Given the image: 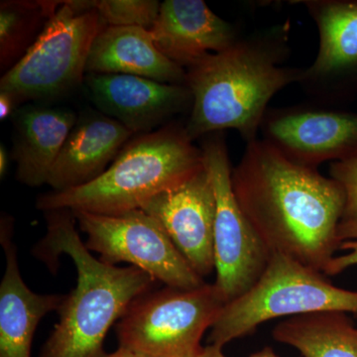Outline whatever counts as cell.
I'll return each mask as SVG.
<instances>
[{"label":"cell","mask_w":357,"mask_h":357,"mask_svg":"<svg viewBox=\"0 0 357 357\" xmlns=\"http://www.w3.org/2000/svg\"><path fill=\"white\" fill-rule=\"evenodd\" d=\"M107 357H148L143 356V354H136V352H133L131 351H128L126 349H122V347H119L116 351L112 352V354H109Z\"/></svg>","instance_id":"27"},{"label":"cell","mask_w":357,"mask_h":357,"mask_svg":"<svg viewBox=\"0 0 357 357\" xmlns=\"http://www.w3.org/2000/svg\"><path fill=\"white\" fill-rule=\"evenodd\" d=\"M319 32L318 55L299 86L312 103L330 107L357 91V0H304Z\"/></svg>","instance_id":"11"},{"label":"cell","mask_w":357,"mask_h":357,"mask_svg":"<svg viewBox=\"0 0 357 357\" xmlns=\"http://www.w3.org/2000/svg\"><path fill=\"white\" fill-rule=\"evenodd\" d=\"M61 1H1L0 63L6 72L13 67L39 36V28L55 13Z\"/></svg>","instance_id":"20"},{"label":"cell","mask_w":357,"mask_h":357,"mask_svg":"<svg viewBox=\"0 0 357 357\" xmlns=\"http://www.w3.org/2000/svg\"><path fill=\"white\" fill-rule=\"evenodd\" d=\"M84 83L98 112L133 134L152 132L176 114L192 109V91L187 84L121 74H86Z\"/></svg>","instance_id":"13"},{"label":"cell","mask_w":357,"mask_h":357,"mask_svg":"<svg viewBox=\"0 0 357 357\" xmlns=\"http://www.w3.org/2000/svg\"><path fill=\"white\" fill-rule=\"evenodd\" d=\"M290 31L289 22L263 28L185 70L192 105L185 128L191 140L227 129L246 144L259 138L270 100L302 77L304 69L283 65Z\"/></svg>","instance_id":"2"},{"label":"cell","mask_w":357,"mask_h":357,"mask_svg":"<svg viewBox=\"0 0 357 357\" xmlns=\"http://www.w3.org/2000/svg\"><path fill=\"white\" fill-rule=\"evenodd\" d=\"M0 243L6 270L0 283V357H31L33 338L40 321L58 311L65 299L59 294H37L26 285L13 241V220L2 215Z\"/></svg>","instance_id":"15"},{"label":"cell","mask_w":357,"mask_h":357,"mask_svg":"<svg viewBox=\"0 0 357 357\" xmlns=\"http://www.w3.org/2000/svg\"><path fill=\"white\" fill-rule=\"evenodd\" d=\"M263 140L289 159L318 168L325 162L357 157V114L314 103L269 109L263 119Z\"/></svg>","instance_id":"10"},{"label":"cell","mask_w":357,"mask_h":357,"mask_svg":"<svg viewBox=\"0 0 357 357\" xmlns=\"http://www.w3.org/2000/svg\"><path fill=\"white\" fill-rule=\"evenodd\" d=\"M340 250H345L347 253L340 256H335L332 262L328 265L326 276H337L342 273L349 268L357 265V232L349 241H344L340 245Z\"/></svg>","instance_id":"23"},{"label":"cell","mask_w":357,"mask_h":357,"mask_svg":"<svg viewBox=\"0 0 357 357\" xmlns=\"http://www.w3.org/2000/svg\"><path fill=\"white\" fill-rule=\"evenodd\" d=\"M18 103L9 93L0 91V119L6 121L9 116H13L18 109Z\"/></svg>","instance_id":"25"},{"label":"cell","mask_w":357,"mask_h":357,"mask_svg":"<svg viewBox=\"0 0 357 357\" xmlns=\"http://www.w3.org/2000/svg\"><path fill=\"white\" fill-rule=\"evenodd\" d=\"M72 110L28 105L13 115L16 178L35 188L47 184L66 139L77 121Z\"/></svg>","instance_id":"17"},{"label":"cell","mask_w":357,"mask_h":357,"mask_svg":"<svg viewBox=\"0 0 357 357\" xmlns=\"http://www.w3.org/2000/svg\"><path fill=\"white\" fill-rule=\"evenodd\" d=\"M96 11L105 26L137 27L150 30L158 18L161 2L157 0H100Z\"/></svg>","instance_id":"21"},{"label":"cell","mask_w":357,"mask_h":357,"mask_svg":"<svg viewBox=\"0 0 357 357\" xmlns=\"http://www.w3.org/2000/svg\"><path fill=\"white\" fill-rule=\"evenodd\" d=\"M133 133L96 110L77 117L49 176L53 191L76 189L102 176Z\"/></svg>","instance_id":"16"},{"label":"cell","mask_w":357,"mask_h":357,"mask_svg":"<svg viewBox=\"0 0 357 357\" xmlns=\"http://www.w3.org/2000/svg\"><path fill=\"white\" fill-rule=\"evenodd\" d=\"M9 165V156L6 147L3 144L0 145V177H6L7 169Z\"/></svg>","instance_id":"26"},{"label":"cell","mask_w":357,"mask_h":357,"mask_svg":"<svg viewBox=\"0 0 357 357\" xmlns=\"http://www.w3.org/2000/svg\"><path fill=\"white\" fill-rule=\"evenodd\" d=\"M86 74H121L185 84V70L161 53L150 30L107 26L93 41Z\"/></svg>","instance_id":"18"},{"label":"cell","mask_w":357,"mask_h":357,"mask_svg":"<svg viewBox=\"0 0 357 357\" xmlns=\"http://www.w3.org/2000/svg\"><path fill=\"white\" fill-rule=\"evenodd\" d=\"M227 301L215 284L143 294L117 321L119 347L148 357H199Z\"/></svg>","instance_id":"7"},{"label":"cell","mask_w":357,"mask_h":357,"mask_svg":"<svg viewBox=\"0 0 357 357\" xmlns=\"http://www.w3.org/2000/svg\"><path fill=\"white\" fill-rule=\"evenodd\" d=\"M86 234V248L107 264L129 263L167 287L198 288L199 276L151 215L135 210L119 215L73 211Z\"/></svg>","instance_id":"9"},{"label":"cell","mask_w":357,"mask_h":357,"mask_svg":"<svg viewBox=\"0 0 357 357\" xmlns=\"http://www.w3.org/2000/svg\"><path fill=\"white\" fill-rule=\"evenodd\" d=\"M215 196L206 166L173 189L157 195L141 210L165 230L178 252L201 278L215 271Z\"/></svg>","instance_id":"12"},{"label":"cell","mask_w":357,"mask_h":357,"mask_svg":"<svg viewBox=\"0 0 357 357\" xmlns=\"http://www.w3.org/2000/svg\"><path fill=\"white\" fill-rule=\"evenodd\" d=\"M150 32L158 50L185 70L241 37L236 25L218 16L204 0L162 2Z\"/></svg>","instance_id":"14"},{"label":"cell","mask_w":357,"mask_h":357,"mask_svg":"<svg viewBox=\"0 0 357 357\" xmlns=\"http://www.w3.org/2000/svg\"><path fill=\"white\" fill-rule=\"evenodd\" d=\"M319 312L357 317L356 291L337 287L323 272L280 253H271L255 285L223 307L211 326L208 344L222 349L271 319Z\"/></svg>","instance_id":"5"},{"label":"cell","mask_w":357,"mask_h":357,"mask_svg":"<svg viewBox=\"0 0 357 357\" xmlns=\"http://www.w3.org/2000/svg\"><path fill=\"white\" fill-rule=\"evenodd\" d=\"M47 232L33 253L51 270L69 256L77 286L58 309L59 321L39 357H107L105 340L129 306L156 281L138 268L117 267L91 255L70 210L46 211Z\"/></svg>","instance_id":"3"},{"label":"cell","mask_w":357,"mask_h":357,"mask_svg":"<svg viewBox=\"0 0 357 357\" xmlns=\"http://www.w3.org/2000/svg\"><path fill=\"white\" fill-rule=\"evenodd\" d=\"M201 147L185 126L166 124L139 134L124 145L107 170L89 183L67 191L41 195L36 208L119 215L143 206L157 195L173 189L204 168Z\"/></svg>","instance_id":"4"},{"label":"cell","mask_w":357,"mask_h":357,"mask_svg":"<svg viewBox=\"0 0 357 357\" xmlns=\"http://www.w3.org/2000/svg\"><path fill=\"white\" fill-rule=\"evenodd\" d=\"M328 170L330 177L340 184L344 192V210L338 227V236L342 243L357 232V157L333 162Z\"/></svg>","instance_id":"22"},{"label":"cell","mask_w":357,"mask_h":357,"mask_svg":"<svg viewBox=\"0 0 357 357\" xmlns=\"http://www.w3.org/2000/svg\"><path fill=\"white\" fill-rule=\"evenodd\" d=\"M199 357H227L223 354L222 347L217 345L208 344L204 347ZM249 357H279L276 352L269 347H265L261 351L251 354Z\"/></svg>","instance_id":"24"},{"label":"cell","mask_w":357,"mask_h":357,"mask_svg":"<svg viewBox=\"0 0 357 357\" xmlns=\"http://www.w3.org/2000/svg\"><path fill=\"white\" fill-rule=\"evenodd\" d=\"M105 27L93 0L61 1L25 55L4 73L0 91L18 105L67 95L84 83L89 51Z\"/></svg>","instance_id":"6"},{"label":"cell","mask_w":357,"mask_h":357,"mask_svg":"<svg viewBox=\"0 0 357 357\" xmlns=\"http://www.w3.org/2000/svg\"><path fill=\"white\" fill-rule=\"evenodd\" d=\"M204 163L215 196V286L227 303L241 297L260 278L271 253L237 203L225 132L202 138Z\"/></svg>","instance_id":"8"},{"label":"cell","mask_w":357,"mask_h":357,"mask_svg":"<svg viewBox=\"0 0 357 357\" xmlns=\"http://www.w3.org/2000/svg\"><path fill=\"white\" fill-rule=\"evenodd\" d=\"M272 335L302 357H357V328L347 312L292 317L275 326Z\"/></svg>","instance_id":"19"},{"label":"cell","mask_w":357,"mask_h":357,"mask_svg":"<svg viewBox=\"0 0 357 357\" xmlns=\"http://www.w3.org/2000/svg\"><path fill=\"white\" fill-rule=\"evenodd\" d=\"M241 211L270 253L326 274L340 249L344 190L318 168L289 159L258 138L248 143L231 173Z\"/></svg>","instance_id":"1"}]
</instances>
